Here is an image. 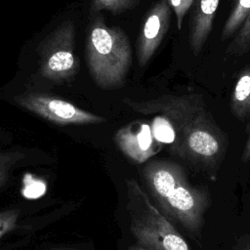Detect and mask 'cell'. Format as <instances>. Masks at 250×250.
<instances>
[{
  "label": "cell",
  "mask_w": 250,
  "mask_h": 250,
  "mask_svg": "<svg viewBox=\"0 0 250 250\" xmlns=\"http://www.w3.org/2000/svg\"><path fill=\"white\" fill-rule=\"evenodd\" d=\"M49 250H75V249H71V248H64V247H54L51 248Z\"/></svg>",
  "instance_id": "d6986e66"
},
{
  "label": "cell",
  "mask_w": 250,
  "mask_h": 250,
  "mask_svg": "<svg viewBox=\"0 0 250 250\" xmlns=\"http://www.w3.org/2000/svg\"><path fill=\"white\" fill-rule=\"evenodd\" d=\"M22 157L20 151H0V188L7 182L12 168Z\"/></svg>",
  "instance_id": "5bb4252c"
},
{
  "label": "cell",
  "mask_w": 250,
  "mask_h": 250,
  "mask_svg": "<svg viewBox=\"0 0 250 250\" xmlns=\"http://www.w3.org/2000/svg\"><path fill=\"white\" fill-rule=\"evenodd\" d=\"M123 103L138 113H157L166 118L174 133V153L206 170L218 167L227 140L200 95L162 96L141 102L126 98Z\"/></svg>",
  "instance_id": "6da1fadb"
},
{
  "label": "cell",
  "mask_w": 250,
  "mask_h": 250,
  "mask_svg": "<svg viewBox=\"0 0 250 250\" xmlns=\"http://www.w3.org/2000/svg\"><path fill=\"white\" fill-rule=\"evenodd\" d=\"M231 110L238 118L250 113V70L243 72L238 78L231 96Z\"/></svg>",
  "instance_id": "30bf717a"
},
{
  "label": "cell",
  "mask_w": 250,
  "mask_h": 250,
  "mask_svg": "<svg viewBox=\"0 0 250 250\" xmlns=\"http://www.w3.org/2000/svg\"><path fill=\"white\" fill-rule=\"evenodd\" d=\"M126 189L130 231L137 245L148 250H191L135 180H126Z\"/></svg>",
  "instance_id": "277c9868"
},
{
  "label": "cell",
  "mask_w": 250,
  "mask_h": 250,
  "mask_svg": "<svg viewBox=\"0 0 250 250\" xmlns=\"http://www.w3.org/2000/svg\"><path fill=\"white\" fill-rule=\"evenodd\" d=\"M241 159L242 161L246 162V161H249L250 160V135L248 137V140L245 144V146H244V149L242 151V156H241Z\"/></svg>",
  "instance_id": "e0dca14e"
},
{
  "label": "cell",
  "mask_w": 250,
  "mask_h": 250,
  "mask_svg": "<svg viewBox=\"0 0 250 250\" xmlns=\"http://www.w3.org/2000/svg\"><path fill=\"white\" fill-rule=\"evenodd\" d=\"M171 7L168 0H159L148 12L139 37L138 61L145 66L159 47L170 24Z\"/></svg>",
  "instance_id": "52a82bcc"
},
{
  "label": "cell",
  "mask_w": 250,
  "mask_h": 250,
  "mask_svg": "<svg viewBox=\"0 0 250 250\" xmlns=\"http://www.w3.org/2000/svg\"><path fill=\"white\" fill-rule=\"evenodd\" d=\"M129 250H148V249H146V248H144V247H142V246H139V245H133V246H131L130 248H129Z\"/></svg>",
  "instance_id": "ac0fdd59"
},
{
  "label": "cell",
  "mask_w": 250,
  "mask_h": 250,
  "mask_svg": "<svg viewBox=\"0 0 250 250\" xmlns=\"http://www.w3.org/2000/svg\"><path fill=\"white\" fill-rule=\"evenodd\" d=\"M120 150L131 160L143 163L154 153L150 127L142 122H133L120 128L114 137Z\"/></svg>",
  "instance_id": "ba28073f"
},
{
  "label": "cell",
  "mask_w": 250,
  "mask_h": 250,
  "mask_svg": "<svg viewBox=\"0 0 250 250\" xmlns=\"http://www.w3.org/2000/svg\"><path fill=\"white\" fill-rule=\"evenodd\" d=\"M20 216L18 209H9L0 212V239L13 230Z\"/></svg>",
  "instance_id": "9a60e30c"
},
{
  "label": "cell",
  "mask_w": 250,
  "mask_h": 250,
  "mask_svg": "<svg viewBox=\"0 0 250 250\" xmlns=\"http://www.w3.org/2000/svg\"><path fill=\"white\" fill-rule=\"evenodd\" d=\"M14 101L34 114L60 125L98 124L106 120L61 98L44 93H23Z\"/></svg>",
  "instance_id": "8992f818"
},
{
  "label": "cell",
  "mask_w": 250,
  "mask_h": 250,
  "mask_svg": "<svg viewBox=\"0 0 250 250\" xmlns=\"http://www.w3.org/2000/svg\"><path fill=\"white\" fill-rule=\"evenodd\" d=\"M250 13V0H236L232 11L225 22L222 38L226 39L234 33L244 22Z\"/></svg>",
  "instance_id": "8fae6325"
},
{
  "label": "cell",
  "mask_w": 250,
  "mask_h": 250,
  "mask_svg": "<svg viewBox=\"0 0 250 250\" xmlns=\"http://www.w3.org/2000/svg\"><path fill=\"white\" fill-rule=\"evenodd\" d=\"M87 65L96 85L103 89L121 87L132 64L129 39L120 27L107 26L102 18L91 24L86 42Z\"/></svg>",
  "instance_id": "3957f363"
},
{
  "label": "cell",
  "mask_w": 250,
  "mask_h": 250,
  "mask_svg": "<svg viewBox=\"0 0 250 250\" xmlns=\"http://www.w3.org/2000/svg\"><path fill=\"white\" fill-rule=\"evenodd\" d=\"M248 51H250V13L227 49L229 55L234 56L244 55Z\"/></svg>",
  "instance_id": "7c38bea8"
},
{
  "label": "cell",
  "mask_w": 250,
  "mask_h": 250,
  "mask_svg": "<svg viewBox=\"0 0 250 250\" xmlns=\"http://www.w3.org/2000/svg\"><path fill=\"white\" fill-rule=\"evenodd\" d=\"M142 175L162 214L197 233L204 223L208 196L190 184L183 167L166 159L150 160L142 169Z\"/></svg>",
  "instance_id": "7a4b0ae2"
},
{
  "label": "cell",
  "mask_w": 250,
  "mask_h": 250,
  "mask_svg": "<svg viewBox=\"0 0 250 250\" xmlns=\"http://www.w3.org/2000/svg\"><path fill=\"white\" fill-rule=\"evenodd\" d=\"M74 49L75 25L67 20L46 35L37 46L41 75L58 83L72 79L79 68Z\"/></svg>",
  "instance_id": "5b68a950"
},
{
  "label": "cell",
  "mask_w": 250,
  "mask_h": 250,
  "mask_svg": "<svg viewBox=\"0 0 250 250\" xmlns=\"http://www.w3.org/2000/svg\"><path fill=\"white\" fill-rule=\"evenodd\" d=\"M194 0H168L170 7L173 9L176 16L177 27L180 30L183 25V20L187 12L191 8Z\"/></svg>",
  "instance_id": "2e32d148"
},
{
  "label": "cell",
  "mask_w": 250,
  "mask_h": 250,
  "mask_svg": "<svg viewBox=\"0 0 250 250\" xmlns=\"http://www.w3.org/2000/svg\"><path fill=\"white\" fill-rule=\"evenodd\" d=\"M140 0H92L91 8L95 12L109 11L114 14L124 13L133 9Z\"/></svg>",
  "instance_id": "4fadbf2b"
},
{
  "label": "cell",
  "mask_w": 250,
  "mask_h": 250,
  "mask_svg": "<svg viewBox=\"0 0 250 250\" xmlns=\"http://www.w3.org/2000/svg\"><path fill=\"white\" fill-rule=\"evenodd\" d=\"M220 0H194L189 30V46L194 55L202 50L213 25Z\"/></svg>",
  "instance_id": "9c48e42d"
},
{
  "label": "cell",
  "mask_w": 250,
  "mask_h": 250,
  "mask_svg": "<svg viewBox=\"0 0 250 250\" xmlns=\"http://www.w3.org/2000/svg\"><path fill=\"white\" fill-rule=\"evenodd\" d=\"M244 250H250V243L249 244H247L246 245V247L244 248Z\"/></svg>",
  "instance_id": "ffe728a7"
}]
</instances>
